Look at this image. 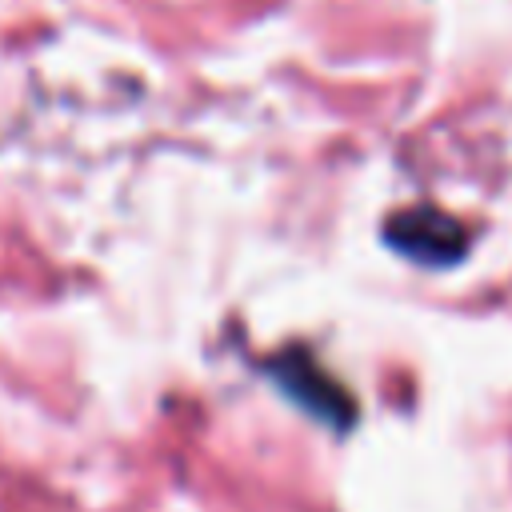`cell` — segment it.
<instances>
[{
    "label": "cell",
    "instance_id": "7a4b0ae2",
    "mask_svg": "<svg viewBox=\"0 0 512 512\" xmlns=\"http://www.w3.org/2000/svg\"><path fill=\"white\" fill-rule=\"evenodd\" d=\"M268 372H272L276 388H280L296 408H304L312 420H324V424L336 428V432H344V428L356 420L352 396H348L304 348H284L280 356H272Z\"/></svg>",
    "mask_w": 512,
    "mask_h": 512
},
{
    "label": "cell",
    "instance_id": "6da1fadb",
    "mask_svg": "<svg viewBox=\"0 0 512 512\" xmlns=\"http://www.w3.org/2000/svg\"><path fill=\"white\" fill-rule=\"evenodd\" d=\"M380 236L396 256H404L420 268H452L468 256V228L456 216L428 208V204L392 212L384 220Z\"/></svg>",
    "mask_w": 512,
    "mask_h": 512
}]
</instances>
